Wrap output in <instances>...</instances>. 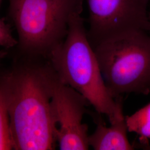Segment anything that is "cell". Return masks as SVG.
Instances as JSON below:
<instances>
[{
    "instance_id": "5",
    "label": "cell",
    "mask_w": 150,
    "mask_h": 150,
    "mask_svg": "<svg viewBox=\"0 0 150 150\" xmlns=\"http://www.w3.org/2000/svg\"><path fill=\"white\" fill-rule=\"evenodd\" d=\"M88 11L87 36L93 47L126 32H148L150 0H85Z\"/></svg>"
},
{
    "instance_id": "10",
    "label": "cell",
    "mask_w": 150,
    "mask_h": 150,
    "mask_svg": "<svg viewBox=\"0 0 150 150\" xmlns=\"http://www.w3.org/2000/svg\"><path fill=\"white\" fill-rule=\"evenodd\" d=\"M17 44V41L13 37L10 28L0 18V46L11 48Z\"/></svg>"
},
{
    "instance_id": "12",
    "label": "cell",
    "mask_w": 150,
    "mask_h": 150,
    "mask_svg": "<svg viewBox=\"0 0 150 150\" xmlns=\"http://www.w3.org/2000/svg\"><path fill=\"white\" fill-rule=\"evenodd\" d=\"M142 149H144V150H150V144H149L147 146H145L144 147H143Z\"/></svg>"
},
{
    "instance_id": "9",
    "label": "cell",
    "mask_w": 150,
    "mask_h": 150,
    "mask_svg": "<svg viewBox=\"0 0 150 150\" xmlns=\"http://www.w3.org/2000/svg\"><path fill=\"white\" fill-rule=\"evenodd\" d=\"M13 149L8 114L6 78L0 81V150Z\"/></svg>"
},
{
    "instance_id": "13",
    "label": "cell",
    "mask_w": 150,
    "mask_h": 150,
    "mask_svg": "<svg viewBox=\"0 0 150 150\" xmlns=\"http://www.w3.org/2000/svg\"><path fill=\"white\" fill-rule=\"evenodd\" d=\"M2 0H0V6L1 5V2H2Z\"/></svg>"
},
{
    "instance_id": "11",
    "label": "cell",
    "mask_w": 150,
    "mask_h": 150,
    "mask_svg": "<svg viewBox=\"0 0 150 150\" xmlns=\"http://www.w3.org/2000/svg\"><path fill=\"white\" fill-rule=\"evenodd\" d=\"M148 17H149V30H148V32H149L150 33V8L149 11Z\"/></svg>"
},
{
    "instance_id": "6",
    "label": "cell",
    "mask_w": 150,
    "mask_h": 150,
    "mask_svg": "<svg viewBox=\"0 0 150 150\" xmlns=\"http://www.w3.org/2000/svg\"><path fill=\"white\" fill-rule=\"evenodd\" d=\"M87 103L86 98L62 82L52 69L51 109L54 135L60 150L89 149L88 127L82 122Z\"/></svg>"
},
{
    "instance_id": "4",
    "label": "cell",
    "mask_w": 150,
    "mask_h": 150,
    "mask_svg": "<svg viewBox=\"0 0 150 150\" xmlns=\"http://www.w3.org/2000/svg\"><path fill=\"white\" fill-rule=\"evenodd\" d=\"M105 83L114 99L150 93V33L137 30L93 47Z\"/></svg>"
},
{
    "instance_id": "8",
    "label": "cell",
    "mask_w": 150,
    "mask_h": 150,
    "mask_svg": "<svg viewBox=\"0 0 150 150\" xmlns=\"http://www.w3.org/2000/svg\"><path fill=\"white\" fill-rule=\"evenodd\" d=\"M128 131L139 136L140 147L150 144V102L131 116L126 117Z\"/></svg>"
},
{
    "instance_id": "7",
    "label": "cell",
    "mask_w": 150,
    "mask_h": 150,
    "mask_svg": "<svg viewBox=\"0 0 150 150\" xmlns=\"http://www.w3.org/2000/svg\"><path fill=\"white\" fill-rule=\"evenodd\" d=\"M122 97L115 98L116 108L110 117V126L107 127L101 120L97 119L94 132L88 136L90 146L95 150H132L134 146L129 142L126 117L122 110Z\"/></svg>"
},
{
    "instance_id": "2",
    "label": "cell",
    "mask_w": 150,
    "mask_h": 150,
    "mask_svg": "<svg viewBox=\"0 0 150 150\" xmlns=\"http://www.w3.org/2000/svg\"><path fill=\"white\" fill-rule=\"evenodd\" d=\"M48 59L62 82L85 97L97 112L106 115L108 118L112 116L116 101L105 83L81 14L72 17L64 42Z\"/></svg>"
},
{
    "instance_id": "1",
    "label": "cell",
    "mask_w": 150,
    "mask_h": 150,
    "mask_svg": "<svg viewBox=\"0 0 150 150\" xmlns=\"http://www.w3.org/2000/svg\"><path fill=\"white\" fill-rule=\"evenodd\" d=\"M52 68L28 65L6 77L13 150H54L51 109Z\"/></svg>"
},
{
    "instance_id": "3",
    "label": "cell",
    "mask_w": 150,
    "mask_h": 150,
    "mask_svg": "<svg viewBox=\"0 0 150 150\" xmlns=\"http://www.w3.org/2000/svg\"><path fill=\"white\" fill-rule=\"evenodd\" d=\"M85 0H9L17 45L25 54L48 58L64 42L70 20L82 14Z\"/></svg>"
}]
</instances>
